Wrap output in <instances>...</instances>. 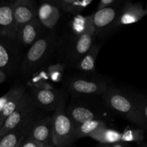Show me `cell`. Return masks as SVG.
Returning <instances> with one entry per match:
<instances>
[{
  "label": "cell",
  "instance_id": "obj_8",
  "mask_svg": "<svg viewBox=\"0 0 147 147\" xmlns=\"http://www.w3.org/2000/svg\"><path fill=\"white\" fill-rule=\"evenodd\" d=\"M34 110L14 129L0 136V147H15L25 138L32 125L36 121Z\"/></svg>",
  "mask_w": 147,
  "mask_h": 147
},
{
  "label": "cell",
  "instance_id": "obj_22",
  "mask_svg": "<svg viewBox=\"0 0 147 147\" xmlns=\"http://www.w3.org/2000/svg\"><path fill=\"white\" fill-rule=\"evenodd\" d=\"M75 126V139L77 140L89 136L100 128L106 127V123L103 120H91Z\"/></svg>",
  "mask_w": 147,
  "mask_h": 147
},
{
  "label": "cell",
  "instance_id": "obj_4",
  "mask_svg": "<svg viewBox=\"0 0 147 147\" xmlns=\"http://www.w3.org/2000/svg\"><path fill=\"white\" fill-rule=\"evenodd\" d=\"M36 109L37 106L32 97L26 91L17 108L3 123L0 129V136H3L18 126L28 115L36 110Z\"/></svg>",
  "mask_w": 147,
  "mask_h": 147
},
{
  "label": "cell",
  "instance_id": "obj_24",
  "mask_svg": "<svg viewBox=\"0 0 147 147\" xmlns=\"http://www.w3.org/2000/svg\"><path fill=\"white\" fill-rule=\"evenodd\" d=\"M144 140V130L142 129H129L121 133V142H141Z\"/></svg>",
  "mask_w": 147,
  "mask_h": 147
},
{
  "label": "cell",
  "instance_id": "obj_34",
  "mask_svg": "<svg viewBox=\"0 0 147 147\" xmlns=\"http://www.w3.org/2000/svg\"><path fill=\"white\" fill-rule=\"evenodd\" d=\"M42 147H55L53 144H49V145H43Z\"/></svg>",
  "mask_w": 147,
  "mask_h": 147
},
{
  "label": "cell",
  "instance_id": "obj_5",
  "mask_svg": "<svg viewBox=\"0 0 147 147\" xmlns=\"http://www.w3.org/2000/svg\"><path fill=\"white\" fill-rule=\"evenodd\" d=\"M18 44L16 40L0 36V70L6 75H13L18 70Z\"/></svg>",
  "mask_w": 147,
  "mask_h": 147
},
{
  "label": "cell",
  "instance_id": "obj_20",
  "mask_svg": "<svg viewBox=\"0 0 147 147\" xmlns=\"http://www.w3.org/2000/svg\"><path fill=\"white\" fill-rule=\"evenodd\" d=\"M88 137L97 141L100 144L110 145L121 142V133L106 126L95 131Z\"/></svg>",
  "mask_w": 147,
  "mask_h": 147
},
{
  "label": "cell",
  "instance_id": "obj_13",
  "mask_svg": "<svg viewBox=\"0 0 147 147\" xmlns=\"http://www.w3.org/2000/svg\"><path fill=\"white\" fill-rule=\"evenodd\" d=\"M26 137L40 142L44 145L53 144L52 116H47L42 119L36 120L32 125Z\"/></svg>",
  "mask_w": 147,
  "mask_h": 147
},
{
  "label": "cell",
  "instance_id": "obj_9",
  "mask_svg": "<svg viewBox=\"0 0 147 147\" xmlns=\"http://www.w3.org/2000/svg\"><path fill=\"white\" fill-rule=\"evenodd\" d=\"M12 13L16 31L37 17V8L32 0H16L12 2Z\"/></svg>",
  "mask_w": 147,
  "mask_h": 147
},
{
  "label": "cell",
  "instance_id": "obj_7",
  "mask_svg": "<svg viewBox=\"0 0 147 147\" xmlns=\"http://www.w3.org/2000/svg\"><path fill=\"white\" fill-rule=\"evenodd\" d=\"M107 88L106 82L85 78L73 79L69 84L70 93L77 96H102Z\"/></svg>",
  "mask_w": 147,
  "mask_h": 147
},
{
  "label": "cell",
  "instance_id": "obj_1",
  "mask_svg": "<svg viewBox=\"0 0 147 147\" xmlns=\"http://www.w3.org/2000/svg\"><path fill=\"white\" fill-rule=\"evenodd\" d=\"M105 105L129 121L139 126H146L147 106L146 102L136 100L124 92L109 87L102 95Z\"/></svg>",
  "mask_w": 147,
  "mask_h": 147
},
{
  "label": "cell",
  "instance_id": "obj_30",
  "mask_svg": "<svg viewBox=\"0 0 147 147\" xmlns=\"http://www.w3.org/2000/svg\"><path fill=\"white\" fill-rule=\"evenodd\" d=\"M110 147H129L128 145L126 144V143L124 142H118V143L113 144H110Z\"/></svg>",
  "mask_w": 147,
  "mask_h": 147
},
{
  "label": "cell",
  "instance_id": "obj_23",
  "mask_svg": "<svg viewBox=\"0 0 147 147\" xmlns=\"http://www.w3.org/2000/svg\"><path fill=\"white\" fill-rule=\"evenodd\" d=\"M70 27L76 37L89 31L90 29L93 28L92 14L90 16H83L80 14L74 16L70 22Z\"/></svg>",
  "mask_w": 147,
  "mask_h": 147
},
{
  "label": "cell",
  "instance_id": "obj_2",
  "mask_svg": "<svg viewBox=\"0 0 147 147\" xmlns=\"http://www.w3.org/2000/svg\"><path fill=\"white\" fill-rule=\"evenodd\" d=\"M56 41L55 34L51 33L40 37L33 43L29 47L20 65L22 73L29 75L40 67L50 56Z\"/></svg>",
  "mask_w": 147,
  "mask_h": 147
},
{
  "label": "cell",
  "instance_id": "obj_35",
  "mask_svg": "<svg viewBox=\"0 0 147 147\" xmlns=\"http://www.w3.org/2000/svg\"><path fill=\"white\" fill-rule=\"evenodd\" d=\"M4 121L3 120V119H0V129H1V126H2V124H3V123H4Z\"/></svg>",
  "mask_w": 147,
  "mask_h": 147
},
{
  "label": "cell",
  "instance_id": "obj_21",
  "mask_svg": "<svg viewBox=\"0 0 147 147\" xmlns=\"http://www.w3.org/2000/svg\"><path fill=\"white\" fill-rule=\"evenodd\" d=\"M100 50V46L93 44L90 50L76 63L78 70L83 72H94L96 70V61Z\"/></svg>",
  "mask_w": 147,
  "mask_h": 147
},
{
  "label": "cell",
  "instance_id": "obj_31",
  "mask_svg": "<svg viewBox=\"0 0 147 147\" xmlns=\"http://www.w3.org/2000/svg\"><path fill=\"white\" fill-rule=\"evenodd\" d=\"M6 79H7V75L0 70V84L5 81Z\"/></svg>",
  "mask_w": 147,
  "mask_h": 147
},
{
  "label": "cell",
  "instance_id": "obj_27",
  "mask_svg": "<svg viewBox=\"0 0 147 147\" xmlns=\"http://www.w3.org/2000/svg\"><path fill=\"white\" fill-rule=\"evenodd\" d=\"M118 3L119 2H118L117 0H101V1H99L96 11L105 8H108V7H113V6L118 4Z\"/></svg>",
  "mask_w": 147,
  "mask_h": 147
},
{
  "label": "cell",
  "instance_id": "obj_15",
  "mask_svg": "<svg viewBox=\"0 0 147 147\" xmlns=\"http://www.w3.org/2000/svg\"><path fill=\"white\" fill-rule=\"evenodd\" d=\"M37 17L42 27L48 30H53L60 20L61 12L58 7L46 1L37 8Z\"/></svg>",
  "mask_w": 147,
  "mask_h": 147
},
{
  "label": "cell",
  "instance_id": "obj_32",
  "mask_svg": "<svg viewBox=\"0 0 147 147\" xmlns=\"http://www.w3.org/2000/svg\"><path fill=\"white\" fill-rule=\"evenodd\" d=\"M137 144V146H138V147H147V146H146V144L144 142H138V143H136Z\"/></svg>",
  "mask_w": 147,
  "mask_h": 147
},
{
  "label": "cell",
  "instance_id": "obj_36",
  "mask_svg": "<svg viewBox=\"0 0 147 147\" xmlns=\"http://www.w3.org/2000/svg\"><path fill=\"white\" fill-rule=\"evenodd\" d=\"M23 140H24V139H23ZM23 140H22V141H23ZM22 141H21V142H20V143H19L18 144H17V146H16L15 147H20V146H21V144H22Z\"/></svg>",
  "mask_w": 147,
  "mask_h": 147
},
{
  "label": "cell",
  "instance_id": "obj_28",
  "mask_svg": "<svg viewBox=\"0 0 147 147\" xmlns=\"http://www.w3.org/2000/svg\"><path fill=\"white\" fill-rule=\"evenodd\" d=\"M44 144L40 143L38 142L32 140V139H28L25 136L24 140L22 141L21 146L20 147H42Z\"/></svg>",
  "mask_w": 147,
  "mask_h": 147
},
{
  "label": "cell",
  "instance_id": "obj_26",
  "mask_svg": "<svg viewBox=\"0 0 147 147\" xmlns=\"http://www.w3.org/2000/svg\"><path fill=\"white\" fill-rule=\"evenodd\" d=\"M28 84L30 87L42 89H54L52 87L51 85L47 83L45 75L44 74V76H43L42 73H40V74H38V76H34Z\"/></svg>",
  "mask_w": 147,
  "mask_h": 147
},
{
  "label": "cell",
  "instance_id": "obj_29",
  "mask_svg": "<svg viewBox=\"0 0 147 147\" xmlns=\"http://www.w3.org/2000/svg\"><path fill=\"white\" fill-rule=\"evenodd\" d=\"M11 90L10 89V90H9L6 94L3 95L2 96L0 97V114H1V111H2L3 109L4 108L5 105L7 104V101H8L10 96H11Z\"/></svg>",
  "mask_w": 147,
  "mask_h": 147
},
{
  "label": "cell",
  "instance_id": "obj_16",
  "mask_svg": "<svg viewBox=\"0 0 147 147\" xmlns=\"http://www.w3.org/2000/svg\"><path fill=\"white\" fill-rule=\"evenodd\" d=\"M96 33L94 28L90 29L89 31L76 37L74 44L71 47L70 56L73 61L77 63L93 45Z\"/></svg>",
  "mask_w": 147,
  "mask_h": 147
},
{
  "label": "cell",
  "instance_id": "obj_18",
  "mask_svg": "<svg viewBox=\"0 0 147 147\" xmlns=\"http://www.w3.org/2000/svg\"><path fill=\"white\" fill-rule=\"evenodd\" d=\"M48 1L65 12L73 16L80 14L83 10L93 3V0H51Z\"/></svg>",
  "mask_w": 147,
  "mask_h": 147
},
{
  "label": "cell",
  "instance_id": "obj_6",
  "mask_svg": "<svg viewBox=\"0 0 147 147\" xmlns=\"http://www.w3.org/2000/svg\"><path fill=\"white\" fill-rule=\"evenodd\" d=\"M121 7V6L116 4L113 7L95 11L92 14V22L96 35H101L103 33L107 32L110 29L114 28Z\"/></svg>",
  "mask_w": 147,
  "mask_h": 147
},
{
  "label": "cell",
  "instance_id": "obj_3",
  "mask_svg": "<svg viewBox=\"0 0 147 147\" xmlns=\"http://www.w3.org/2000/svg\"><path fill=\"white\" fill-rule=\"evenodd\" d=\"M75 126L66 113L63 98L52 116V144L55 147H70L76 141Z\"/></svg>",
  "mask_w": 147,
  "mask_h": 147
},
{
  "label": "cell",
  "instance_id": "obj_25",
  "mask_svg": "<svg viewBox=\"0 0 147 147\" xmlns=\"http://www.w3.org/2000/svg\"><path fill=\"white\" fill-rule=\"evenodd\" d=\"M63 70H64V67L60 63L50 65L47 68V75L49 78L53 82L55 83L60 82L62 80Z\"/></svg>",
  "mask_w": 147,
  "mask_h": 147
},
{
  "label": "cell",
  "instance_id": "obj_12",
  "mask_svg": "<svg viewBox=\"0 0 147 147\" xmlns=\"http://www.w3.org/2000/svg\"><path fill=\"white\" fill-rule=\"evenodd\" d=\"M42 27L37 17L24 24L19 29L17 32L16 42L18 45L30 47L33 43L35 42L40 37H41L42 30Z\"/></svg>",
  "mask_w": 147,
  "mask_h": 147
},
{
  "label": "cell",
  "instance_id": "obj_17",
  "mask_svg": "<svg viewBox=\"0 0 147 147\" xmlns=\"http://www.w3.org/2000/svg\"><path fill=\"white\" fill-rule=\"evenodd\" d=\"M66 113L75 125L81 124L88 121L101 120L99 113L95 109L81 103L70 104Z\"/></svg>",
  "mask_w": 147,
  "mask_h": 147
},
{
  "label": "cell",
  "instance_id": "obj_19",
  "mask_svg": "<svg viewBox=\"0 0 147 147\" xmlns=\"http://www.w3.org/2000/svg\"><path fill=\"white\" fill-rule=\"evenodd\" d=\"M11 96L0 114V119H3L4 121H5V119L14 111V109L18 106L22 98L23 95L26 92V88L22 85H16L11 88Z\"/></svg>",
  "mask_w": 147,
  "mask_h": 147
},
{
  "label": "cell",
  "instance_id": "obj_11",
  "mask_svg": "<svg viewBox=\"0 0 147 147\" xmlns=\"http://www.w3.org/2000/svg\"><path fill=\"white\" fill-rule=\"evenodd\" d=\"M147 14V9L141 3H132L127 1L121 7L115 22L114 27L134 24L142 20Z\"/></svg>",
  "mask_w": 147,
  "mask_h": 147
},
{
  "label": "cell",
  "instance_id": "obj_33",
  "mask_svg": "<svg viewBox=\"0 0 147 147\" xmlns=\"http://www.w3.org/2000/svg\"><path fill=\"white\" fill-rule=\"evenodd\" d=\"M98 147H110V145L109 144H100V145H99Z\"/></svg>",
  "mask_w": 147,
  "mask_h": 147
},
{
  "label": "cell",
  "instance_id": "obj_10",
  "mask_svg": "<svg viewBox=\"0 0 147 147\" xmlns=\"http://www.w3.org/2000/svg\"><path fill=\"white\" fill-rule=\"evenodd\" d=\"M31 96L37 108L45 110H55L63 98L55 89H42L30 87Z\"/></svg>",
  "mask_w": 147,
  "mask_h": 147
},
{
  "label": "cell",
  "instance_id": "obj_14",
  "mask_svg": "<svg viewBox=\"0 0 147 147\" xmlns=\"http://www.w3.org/2000/svg\"><path fill=\"white\" fill-rule=\"evenodd\" d=\"M0 36L16 40L17 31L12 13V2L0 4Z\"/></svg>",
  "mask_w": 147,
  "mask_h": 147
}]
</instances>
